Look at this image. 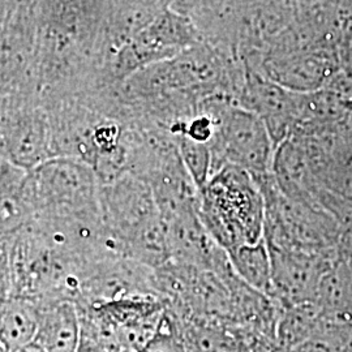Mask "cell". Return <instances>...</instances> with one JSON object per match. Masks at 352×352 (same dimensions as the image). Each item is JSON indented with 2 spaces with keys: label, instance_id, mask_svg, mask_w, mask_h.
Segmentation results:
<instances>
[{
  "label": "cell",
  "instance_id": "1",
  "mask_svg": "<svg viewBox=\"0 0 352 352\" xmlns=\"http://www.w3.org/2000/svg\"><path fill=\"white\" fill-rule=\"evenodd\" d=\"M197 214L209 235L223 250L256 244L264 238L265 199L250 171L225 164L197 193Z\"/></svg>",
  "mask_w": 352,
  "mask_h": 352
},
{
  "label": "cell",
  "instance_id": "2",
  "mask_svg": "<svg viewBox=\"0 0 352 352\" xmlns=\"http://www.w3.org/2000/svg\"><path fill=\"white\" fill-rule=\"evenodd\" d=\"M212 155L225 164H235L253 176L266 175L273 168L274 141L263 119L247 109L231 107L215 122Z\"/></svg>",
  "mask_w": 352,
  "mask_h": 352
},
{
  "label": "cell",
  "instance_id": "3",
  "mask_svg": "<svg viewBox=\"0 0 352 352\" xmlns=\"http://www.w3.org/2000/svg\"><path fill=\"white\" fill-rule=\"evenodd\" d=\"M272 258V299L289 308L304 302H315L322 277L333 266L338 253H315L269 247Z\"/></svg>",
  "mask_w": 352,
  "mask_h": 352
},
{
  "label": "cell",
  "instance_id": "4",
  "mask_svg": "<svg viewBox=\"0 0 352 352\" xmlns=\"http://www.w3.org/2000/svg\"><path fill=\"white\" fill-rule=\"evenodd\" d=\"M243 103L244 109L264 120L274 144L304 122L307 113V94H299L253 74L247 80Z\"/></svg>",
  "mask_w": 352,
  "mask_h": 352
},
{
  "label": "cell",
  "instance_id": "5",
  "mask_svg": "<svg viewBox=\"0 0 352 352\" xmlns=\"http://www.w3.org/2000/svg\"><path fill=\"white\" fill-rule=\"evenodd\" d=\"M36 340L46 352H77L80 340V316L71 299H51L37 302Z\"/></svg>",
  "mask_w": 352,
  "mask_h": 352
},
{
  "label": "cell",
  "instance_id": "6",
  "mask_svg": "<svg viewBox=\"0 0 352 352\" xmlns=\"http://www.w3.org/2000/svg\"><path fill=\"white\" fill-rule=\"evenodd\" d=\"M227 256L232 270L245 285L272 298V258L264 238L256 244H245L231 250L227 252Z\"/></svg>",
  "mask_w": 352,
  "mask_h": 352
},
{
  "label": "cell",
  "instance_id": "7",
  "mask_svg": "<svg viewBox=\"0 0 352 352\" xmlns=\"http://www.w3.org/2000/svg\"><path fill=\"white\" fill-rule=\"evenodd\" d=\"M325 321V316L316 302H304L282 308L273 346L294 350L312 338Z\"/></svg>",
  "mask_w": 352,
  "mask_h": 352
},
{
  "label": "cell",
  "instance_id": "8",
  "mask_svg": "<svg viewBox=\"0 0 352 352\" xmlns=\"http://www.w3.org/2000/svg\"><path fill=\"white\" fill-rule=\"evenodd\" d=\"M179 145L189 177L195 183L197 190H200L213 175L210 146H208L206 142L196 141L186 135L182 136Z\"/></svg>",
  "mask_w": 352,
  "mask_h": 352
},
{
  "label": "cell",
  "instance_id": "9",
  "mask_svg": "<svg viewBox=\"0 0 352 352\" xmlns=\"http://www.w3.org/2000/svg\"><path fill=\"white\" fill-rule=\"evenodd\" d=\"M141 352H188L179 321L167 308L157 333Z\"/></svg>",
  "mask_w": 352,
  "mask_h": 352
},
{
  "label": "cell",
  "instance_id": "10",
  "mask_svg": "<svg viewBox=\"0 0 352 352\" xmlns=\"http://www.w3.org/2000/svg\"><path fill=\"white\" fill-rule=\"evenodd\" d=\"M12 294L11 248L4 239H0V299Z\"/></svg>",
  "mask_w": 352,
  "mask_h": 352
},
{
  "label": "cell",
  "instance_id": "11",
  "mask_svg": "<svg viewBox=\"0 0 352 352\" xmlns=\"http://www.w3.org/2000/svg\"><path fill=\"white\" fill-rule=\"evenodd\" d=\"M12 352H46V350L42 347V344L37 340H34Z\"/></svg>",
  "mask_w": 352,
  "mask_h": 352
},
{
  "label": "cell",
  "instance_id": "12",
  "mask_svg": "<svg viewBox=\"0 0 352 352\" xmlns=\"http://www.w3.org/2000/svg\"><path fill=\"white\" fill-rule=\"evenodd\" d=\"M340 104H342V107H343L347 113H351L352 115V96L351 97H349V98H346V100H342Z\"/></svg>",
  "mask_w": 352,
  "mask_h": 352
},
{
  "label": "cell",
  "instance_id": "13",
  "mask_svg": "<svg viewBox=\"0 0 352 352\" xmlns=\"http://www.w3.org/2000/svg\"><path fill=\"white\" fill-rule=\"evenodd\" d=\"M0 352H11V351H10V350H8V349H7V347H6V346H4V344H3V343H1V342H0Z\"/></svg>",
  "mask_w": 352,
  "mask_h": 352
}]
</instances>
